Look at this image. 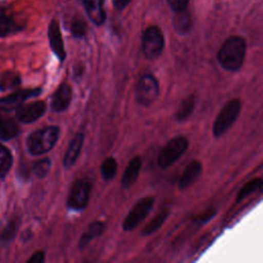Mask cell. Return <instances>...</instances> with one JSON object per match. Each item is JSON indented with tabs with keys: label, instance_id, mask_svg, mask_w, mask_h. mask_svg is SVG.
Here are the masks:
<instances>
[{
	"label": "cell",
	"instance_id": "obj_1",
	"mask_svg": "<svg viewBox=\"0 0 263 263\" xmlns=\"http://www.w3.org/2000/svg\"><path fill=\"white\" fill-rule=\"evenodd\" d=\"M247 51V43L241 36L228 37L220 47L217 60L221 68L229 72H237L243 65Z\"/></svg>",
	"mask_w": 263,
	"mask_h": 263
},
{
	"label": "cell",
	"instance_id": "obj_2",
	"mask_svg": "<svg viewBox=\"0 0 263 263\" xmlns=\"http://www.w3.org/2000/svg\"><path fill=\"white\" fill-rule=\"evenodd\" d=\"M60 137V128L55 125L46 126L30 134L27 139L29 152L34 155H41L50 151L57 144Z\"/></svg>",
	"mask_w": 263,
	"mask_h": 263
},
{
	"label": "cell",
	"instance_id": "obj_3",
	"mask_svg": "<svg viewBox=\"0 0 263 263\" xmlns=\"http://www.w3.org/2000/svg\"><path fill=\"white\" fill-rule=\"evenodd\" d=\"M241 110V102L238 98L227 101L219 111L213 123V136L215 138L222 137L236 121Z\"/></svg>",
	"mask_w": 263,
	"mask_h": 263
},
{
	"label": "cell",
	"instance_id": "obj_4",
	"mask_svg": "<svg viewBox=\"0 0 263 263\" xmlns=\"http://www.w3.org/2000/svg\"><path fill=\"white\" fill-rule=\"evenodd\" d=\"M189 141L184 136H176L167 141L157 156V165L164 170L172 166L188 149Z\"/></svg>",
	"mask_w": 263,
	"mask_h": 263
},
{
	"label": "cell",
	"instance_id": "obj_5",
	"mask_svg": "<svg viewBox=\"0 0 263 263\" xmlns=\"http://www.w3.org/2000/svg\"><path fill=\"white\" fill-rule=\"evenodd\" d=\"M159 97V83L152 74L142 75L135 88L136 102L143 107H149Z\"/></svg>",
	"mask_w": 263,
	"mask_h": 263
},
{
	"label": "cell",
	"instance_id": "obj_6",
	"mask_svg": "<svg viewBox=\"0 0 263 263\" xmlns=\"http://www.w3.org/2000/svg\"><path fill=\"white\" fill-rule=\"evenodd\" d=\"M91 186L89 181L85 179L75 180L72 183L67 196V208L75 212L83 211L88 204Z\"/></svg>",
	"mask_w": 263,
	"mask_h": 263
},
{
	"label": "cell",
	"instance_id": "obj_7",
	"mask_svg": "<svg viewBox=\"0 0 263 263\" xmlns=\"http://www.w3.org/2000/svg\"><path fill=\"white\" fill-rule=\"evenodd\" d=\"M164 49V37L157 26L148 27L142 36V50L146 59L154 61L158 59Z\"/></svg>",
	"mask_w": 263,
	"mask_h": 263
},
{
	"label": "cell",
	"instance_id": "obj_8",
	"mask_svg": "<svg viewBox=\"0 0 263 263\" xmlns=\"http://www.w3.org/2000/svg\"><path fill=\"white\" fill-rule=\"evenodd\" d=\"M155 202V198L153 196H145L139 199L133 208L129 210L128 214L122 221V229L124 231L134 230L139 224H141L147 215L152 210Z\"/></svg>",
	"mask_w": 263,
	"mask_h": 263
},
{
	"label": "cell",
	"instance_id": "obj_9",
	"mask_svg": "<svg viewBox=\"0 0 263 263\" xmlns=\"http://www.w3.org/2000/svg\"><path fill=\"white\" fill-rule=\"evenodd\" d=\"M46 108V104L43 101H36L29 104L20 105L15 109V114L21 122L32 123L45 113Z\"/></svg>",
	"mask_w": 263,
	"mask_h": 263
},
{
	"label": "cell",
	"instance_id": "obj_10",
	"mask_svg": "<svg viewBox=\"0 0 263 263\" xmlns=\"http://www.w3.org/2000/svg\"><path fill=\"white\" fill-rule=\"evenodd\" d=\"M72 86L68 82L61 83L51 97V110L53 112H63L67 110L72 101Z\"/></svg>",
	"mask_w": 263,
	"mask_h": 263
},
{
	"label": "cell",
	"instance_id": "obj_11",
	"mask_svg": "<svg viewBox=\"0 0 263 263\" xmlns=\"http://www.w3.org/2000/svg\"><path fill=\"white\" fill-rule=\"evenodd\" d=\"M40 92H41L40 88L18 90L14 93H11L5 98L0 99V109L5 110V111H11L13 109H16L27 99L37 97L40 95Z\"/></svg>",
	"mask_w": 263,
	"mask_h": 263
},
{
	"label": "cell",
	"instance_id": "obj_12",
	"mask_svg": "<svg viewBox=\"0 0 263 263\" xmlns=\"http://www.w3.org/2000/svg\"><path fill=\"white\" fill-rule=\"evenodd\" d=\"M48 39L51 50L57 55V58L61 62L65 61L67 53L65 50L61 28L58 20H52L48 26Z\"/></svg>",
	"mask_w": 263,
	"mask_h": 263
},
{
	"label": "cell",
	"instance_id": "obj_13",
	"mask_svg": "<svg viewBox=\"0 0 263 263\" xmlns=\"http://www.w3.org/2000/svg\"><path fill=\"white\" fill-rule=\"evenodd\" d=\"M201 172H202L201 162L197 159L191 160L186 165L185 170L183 171V173L179 179V183H178L179 189L185 190L186 188L190 187L196 181V179L200 176Z\"/></svg>",
	"mask_w": 263,
	"mask_h": 263
},
{
	"label": "cell",
	"instance_id": "obj_14",
	"mask_svg": "<svg viewBox=\"0 0 263 263\" xmlns=\"http://www.w3.org/2000/svg\"><path fill=\"white\" fill-rule=\"evenodd\" d=\"M83 143H84V134L79 132L71 140V142L68 146V149L64 155L63 164L65 167L69 168L72 165H74V163L77 161V159L80 155Z\"/></svg>",
	"mask_w": 263,
	"mask_h": 263
},
{
	"label": "cell",
	"instance_id": "obj_15",
	"mask_svg": "<svg viewBox=\"0 0 263 263\" xmlns=\"http://www.w3.org/2000/svg\"><path fill=\"white\" fill-rule=\"evenodd\" d=\"M142 167V158L137 155L134 158H132L121 177V187L124 189L129 188L130 186H133L139 175H140V171Z\"/></svg>",
	"mask_w": 263,
	"mask_h": 263
},
{
	"label": "cell",
	"instance_id": "obj_16",
	"mask_svg": "<svg viewBox=\"0 0 263 263\" xmlns=\"http://www.w3.org/2000/svg\"><path fill=\"white\" fill-rule=\"evenodd\" d=\"M85 11L89 20L97 26L104 24L106 13L103 7L104 0H83Z\"/></svg>",
	"mask_w": 263,
	"mask_h": 263
},
{
	"label": "cell",
	"instance_id": "obj_17",
	"mask_svg": "<svg viewBox=\"0 0 263 263\" xmlns=\"http://www.w3.org/2000/svg\"><path fill=\"white\" fill-rule=\"evenodd\" d=\"M106 228V224L102 221H93L91 222L86 230L81 234L79 241H78V247L80 250L84 249L92 239L96 237L100 236Z\"/></svg>",
	"mask_w": 263,
	"mask_h": 263
},
{
	"label": "cell",
	"instance_id": "obj_18",
	"mask_svg": "<svg viewBox=\"0 0 263 263\" xmlns=\"http://www.w3.org/2000/svg\"><path fill=\"white\" fill-rule=\"evenodd\" d=\"M195 105H196V99L193 95L186 97L180 103V105L175 113V119L178 122H184L187 119H189L195 109Z\"/></svg>",
	"mask_w": 263,
	"mask_h": 263
},
{
	"label": "cell",
	"instance_id": "obj_19",
	"mask_svg": "<svg viewBox=\"0 0 263 263\" xmlns=\"http://www.w3.org/2000/svg\"><path fill=\"white\" fill-rule=\"evenodd\" d=\"M174 28L180 35L188 34L192 28V17L189 12H187L185 9L176 12V15L173 21Z\"/></svg>",
	"mask_w": 263,
	"mask_h": 263
},
{
	"label": "cell",
	"instance_id": "obj_20",
	"mask_svg": "<svg viewBox=\"0 0 263 263\" xmlns=\"http://www.w3.org/2000/svg\"><path fill=\"white\" fill-rule=\"evenodd\" d=\"M171 211L167 209H163L161 210L142 230V235L143 236H148L153 234L154 232H156L162 225L163 223L166 221V219L170 216Z\"/></svg>",
	"mask_w": 263,
	"mask_h": 263
},
{
	"label": "cell",
	"instance_id": "obj_21",
	"mask_svg": "<svg viewBox=\"0 0 263 263\" xmlns=\"http://www.w3.org/2000/svg\"><path fill=\"white\" fill-rule=\"evenodd\" d=\"M20 132L17 124L10 118L0 116V140H10Z\"/></svg>",
	"mask_w": 263,
	"mask_h": 263
},
{
	"label": "cell",
	"instance_id": "obj_22",
	"mask_svg": "<svg viewBox=\"0 0 263 263\" xmlns=\"http://www.w3.org/2000/svg\"><path fill=\"white\" fill-rule=\"evenodd\" d=\"M117 173V161L114 157L105 158L101 164V175L105 181H111Z\"/></svg>",
	"mask_w": 263,
	"mask_h": 263
},
{
	"label": "cell",
	"instance_id": "obj_23",
	"mask_svg": "<svg viewBox=\"0 0 263 263\" xmlns=\"http://www.w3.org/2000/svg\"><path fill=\"white\" fill-rule=\"evenodd\" d=\"M21 78L16 73L6 71L0 75V90L4 91L20 85Z\"/></svg>",
	"mask_w": 263,
	"mask_h": 263
},
{
	"label": "cell",
	"instance_id": "obj_24",
	"mask_svg": "<svg viewBox=\"0 0 263 263\" xmlns=\"http://www.w3.org/2000/svg\"><path fill=\"white\" fill-rule=\"evenodd\" d=\"M261 184H262L261 178H255V179L249 181L247 184H245L241 187V189L237 193V195H236V202H240L243 198H246L250 194L260 190L261 189Z\"/></svg>",
	"mask_w": 263,
	"mask_h": 263
},
{
	"label": "cell",
	"instance_id": "obj_25",
	"mask_svg": "<svg viewBox=\"0 0 263 263\" xmlns=\"http://www.w3.org/2000/svg\"><path fill=\"white\" fill-rule=\"evenodd\" d=\"M12 164V155L10 151L0 144V178H4Z\"/></svg>",
	"mask_w": 263,
	"mask_h": 263
},
{
	"label": "cell",
	"instance_id": "obj_26",
	"mask_svg": "<svg viewBox=\"0 0 263 263\" xmlns=\"http://www.w3.org/2000/svg\"><path fill=\"white\" fill-rule=\"evenodd\" d=\"M14 28V23L3 8H0V37L8 35Z\"/></svg>",
	"mask_w": 263,
	"mask_h": 263
},
{
	"label": "cell",
	"instance_id": "obj_27",
	"mask_svg": "<svg viewBox=\"0 0 263 263\" xmlns=\"http://www.w3.org/2000/svg\"><path fill=\"white\" fill-rule=\"evenodd\" d=\"M70 32L75 38H82L86 35L87 25L81 18H74L70 25Z\"/></svg>",
	"mask_w": 263,
	"mask_h": 263
},
{
	"label": "cell",
	"instance_id": "obj_28",
	"mask_svg": "<svg viewBox=\"0 0 263 263\" xmlns=\"http://www.w3.org/2000/svg\"><path fill=\"white\" fill-rule=\"evenodd\" d=\"M50 159L49 158H41L39 160H37L34 165H33V173L35 174V176H37L38 178H44L49 170H50Z\"/></svg>",
	"mask_w": 263,
	"mask_h": 263
},
{
	"label": "cell",
	"instance_id": "obj_29",
	"mask_svg": "<svg viewBox=\"0 0 263 263\" xmlns=\"http://www.w3.org/2000/svg\"><path fill=\"white\" fill-rule=\"evenodd\" d=\"M16 231V223L14 221H11L3 230L1 238L2 239H10L13 237L14 233Z\"/></svg>",
	"mask_w": 263,
	"mask_h": 263
},
{
	"label": "cell",
	"instance_id": "obj_30",
	"mask_svg": "<svg viewBox=\"0 0 263 263\" xmlns=\"http://www.w3.org/2000/svg\"><path fill=\"white\" fill-rule=\"evenodd\" d=\"M167 2L170 4L171 8L175 12H178V11H181L183 9H186L189 0H167Z\"/></svg>",
	"mask_w": 263,
	"mask_h": 263
},
{
	"label": "cell",
	"instance_id": "obj_31",
	"mask_svg": "<svg viewBox=\"0 0 263 263\" xmlns=\"http://www.w3.org/2000/svg\"><path fill=\"white\" fill-rule=\"evenodd\" d=\"M44 259H45L44 252L43 251H37L28 260V263H42V262H44Z\"/></svg>",
	"mask_w": 263,
	"mask_h": 263
},
{
	"label": "cell",
	"instance_id": "obj_32",
	"mask_svg": "<svg viewBox=\"0 0 263 263\" xmlns=\"http://www.w3.org/2000/svg\"><path fill=\"white\" fill-rule=\"evenodd\" d=\"M132 0H113V5L116 9L121 10L123 9Z\"/></svg>",
	"mask_w": 263,
	"mask_h": 263
}]
</instances>
